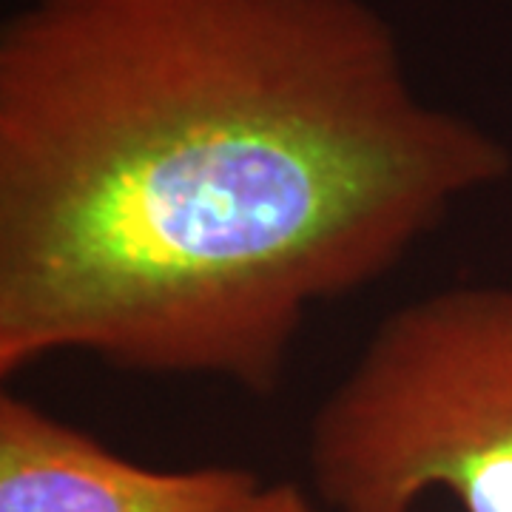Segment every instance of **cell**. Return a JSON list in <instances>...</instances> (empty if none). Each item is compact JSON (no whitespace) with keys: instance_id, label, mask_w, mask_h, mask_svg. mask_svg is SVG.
Segmentation results:
<instances>
[{"instance_id":"1","label":"cell","mask_w":512,"mask_h":512,"mask_svg":"<svg viewBox=\"0 0 512 512\" xmlns=\"http://www.w3.org/2000/svg\"><path fill=\"white\" fill-rule=\"evenodd\" d=\"M510 151L370 0H23L0 29V376L83 353L271 396Z\"/></svg>"},{"instance_id":"2","label":"cell","mask_w":512,"mask_h":512,"mask_svg":"<svg viewBox=\"0 0 512 512\" xmlns=\"http://www.w3.org/2000/svg\"><path fill=\"white\" fill-rule=\"evenodd\" d=\"M333 512H512V285H456L387 313L308 427Z\"/></svg>"},{"instance_id":"3","label":"cell","mask_w":512,"mask_h":512,"mask_svg":"<svg viewBox=\"0 0 512 512\" xmlns=\"http://www.w3.org/2000/svg\"><path fill=\"white\" fill-rule=\"evenodd\" d=\"M262 484L245 467H143L18 393H0V512H239Z\"/></svg>"},{"instance_id":"4","label":"cell","mask_w":512,"mask_h":512,"mask_svg":"<svg viewBox=\"0 0 512 512\" xmlns=\"http://www.w3.org/2000/svg\"><path fill=\"white\" fill-rule=\"evenodd\" d=\"M239 512H316L311 498L305 490L293 481H276V484H262L254 498Z\"/></svg>"}]
</instances>
